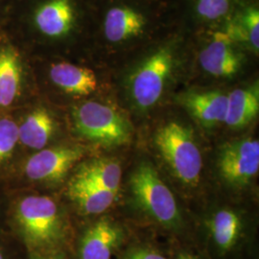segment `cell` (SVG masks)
<instances>
[{
	"instance_id": "1",
	"label": "cell",
	"mask_w": 259,
	"mask_h": 259,
	"mask_svg": "<svg viewBox=\"0 0 259 259\" xmlns=\"http://www.w3.org/2000/svg\"><path fill=\"white\" fill-rule=\"evenodd\" d=\"M155 143L179 180L196 185L203 168V158L191 131L178 122H169L157 130Z\"/></svg>"
},
{
	"instance_id": "2",
	"label": "cell",
	"mask_w": 259,
	"mask_h": 259,
	"mask_svg": "<svg viewBox=\"0 0 259 259\" xmlns=\"http://www.w3.org/2000/svg\"><path fill=\"white\" fill-rule=\"evenodd\" d=\"M77 132L104 146H120L131 140V127L118 111L98 102L83 103L74 111Z\"/></svg>"
},
{
	"instance_id": "3",
	"label": "cell",
	"mask_w": 259,
	"mask_h": 259,
	"mask_svg": "<svg viewBox=\"0 0 259 259\" xmlns=\"http://www.w3.org/2000/svg\"><path fill=\"white\" fill-rule=\"evenodd\" d=\"M131 189L139 205L162 225H173L180 218L175 197L157 171L142 164L131 178Z\"/></svg>"
},
{
	"instance_id": "4",
	"label": "cell",
	"mask_w": 259,
	"mask_h": 259,
	"mask_svg": "<svg viewBox=\"0 0 259 259\" xmlns=\"http://www.w3.org/2000/svg\"><path fill=\"white\" fill-rule=\"evenodd\" d=\"M174 67V53L162 47L140 65L131 79V93L137 106L147 110L156 105Z\"/></svg>"
},
{
	"instance_id": "5",
	"label": "cell",
	"mask_w": 259,
	"mask_h": 259,
	"mask_svg": "<svg viewBox=\"0 0 259 259\" xmlns=\"http://www.w3.org/2000/svg\"><path fill=\"white\" fill-rule=\"evenodd\" d=\"M18 219L26 238L32 244L45 246L55 242L61 222L55 202L42 196H29L19 203Z\"/></svg>"
},
{
	"instance_id": "6",
	"label": "cell",
	"mask_w": 259,
	"mask_h": 259,
	"mask_svg": "<svg viewBox=\"0 0 259 259\" xmlns=\"http://www.w3.org/2000/svg\"><path fill=\"white\" fill-rule=\"evenodd\" d=\"M219 167L223 178L231 185H249L258 173V140L246 139L227 145L221 153Z\"/></svg>"
},
{
	"instance_id": "7",
	"label": "cell",
	"mask_w": 259,
	"mask_h": 259,
	"mask_svg": "<svg viewBox=\"0 0 259 259\" xmlns=\"http://www.w3.org/2000/svg\"><path fill=\"white\" fill-rule=\"evenodd\" d=\"M83 156L79 146L42 150L28 159L25 173L33 181H58Z\"/></svg>"
},
{
	"instance_id": "8",
	"label": "cell",
	"mask_w": 259,
	"mask_h": 259,
	"mask_svg": "<svg viewBox=\"0 0 259 259\" xmlns=\"http://www.w3.org/2000/svg\"><path fill=\"white\" fill-rule=\"evenodd\" d=\"M226 33H217L199 55L202 68L214 77H232L240 70L242 59Z\"/></svg>"
},
{
	"instance_id": "9",
	"label": "cell",
	"mask_w": 259,
	"mask_h": 259,
	"mask_svg": "<svg viewBox=\"0 0 259 259\" xmlns=\"http://www.w3.org/2000/svg\"><path fill=\"white\" fill-rule=\"evenodd\" d=\"M120 240V230L107 219L100 220L84 234L81 243V258L111 259Z\"/></svg>"
},
{
	"instance_id": "10",
	"label": "cell",
	"mask_w": 259,
	"mask_h": 259,
	"mask_svg": "<svg viewBox=\"0 0 259 259\" xmlns=\"http://www.w3.org/2000/svg\"><path fill=\"white\" fill-rule=\"evenodd\" d=\"M38 30L48 37L66 35L74 23V9L70 0H49L35 16Z\"/></svg>"
},
{
	"instance_id": "11",
	"label": "cell",
	"mask_w": 259,
	"mask_h": 259,
	"mask_svg": "<svg viewBox=\"0 0 259 259\" xmlns=\"http://www.w3.org/2000/svg\"><path fill=\"white\" fill-rule=\"evenodd\" d=\"M146 25L144 16L129 7H113L104 21V33L111 42H122L139 36Z\"/></svg>"
},
{
	"instance_id": "12",
	"label": "cell",
	"mask_w": 259,
	"mask_h": 259,
	"mask_svg": "<svg viewBox=\"0 0 259 259\" xmlns=\"http://www.w3.org/2000/svg\"><path fill=\"white\" fill-rule=\"evenodd\" d=\"M187 111L205 126L225 122L228 95L219 92L189 93L183 98Z\"/></svg>"
},
{
	"instance_id": "13",
	"label": "cell",
	"mask_w": 259,
	"mask_h": 259,
	"mask_svg": "<svg viewBox=\"0 0 259 259\" xmlns=\"http://www.w3.org/2000/svg\"><path fill=\"white\" fill-rule=\"evenodd\" d=\"M50 78L57 87L72 95L85 96L97 88V79L93 70L67 63L52 65Z\"/></svg>"
},
{
	"instance_id": "14",
	"label": "cell",
	"mask_w": 259,
	"mask_h": 259,
	"mask_svg": "<svg viewBox=\"0 0 259 259\" xmlns=\"http://www.w3.org/2000/svg\"><path fill=\"white\" fill-rule=\"evenodd\" d=\"M258 84L235 90L228 95L225 123L232 128L245 127L258 115Z\"/></svg>"
},
{
	"instance_id": "15",
	"label": "cell",
	"mask_w": 259,
	"mask_h": 259,
	"mask_svg": "<svg viewBox=\"0 0 259 259\" xmlns=\"http://www.w3.org/2000/svg\"><path fill=\"white\" fill-rule=\"evenodd\" d=\"M68 193L83 211L89 214L104 212L116 197V194L81 176L76 177L69 185Z\"/></svg>"
},
{
	"instance_id": "16",
	"label": "cell",
	"mask_w": 259,
	"mask_h": 259,
	"mask_svg": "<svg viewBox=\"0 0 259 259\" xmlns=\"http://www.w3.org/2000/svg\"><path fill=\"white\" fill-rule=\"evenodd\" d=\"M54 120L45 109H37L19 127V140L29 148H44L54 132Z\"/></svg>"
},
{
	"instance_id": "17",
	"label": "cell",
	"mask_w": 259,
	"mask_h": 259,
	"mask_svg": "<svg viewBox=\"0 0 259 259\" xmlns=\"http://www.w3.org/2000/svg\"><path fill=\"white\" fill-rule=\"evenodd\" d=\"M21 67L18 54L6 48L0 51V106L7 107L14 102L20 84Z\"/></svg>"
},
{
	"instance_id": "18",
	"label": "cell",
	"mask_w": 259,
	"mask_h": 259,
	"mask_svg": "<svg viewBox=\"0 0 259 259\" xmlns=\"http://www.w3.org/2000/svg\"><path fill=\"white\" fill-rule=\"evenodd\" d=\"M78 176L83 177L104 189L117 194L120 188V164L110 158H100L84 165Z\"/></svg>"
},
{
	"instance_id": "19",
	"label": "cell",
	"mask_w": 259,
	"mask_h": 259,
	"mask_svg": "<svg viewBox=\"0 0 259 259\" xmlns=\"http://www.w3.org/2000/svg\"><path fill=\"white\" fill-rule=\"evenodd\" d=\"M213 238L223 250H230L237 240L241 230L238 215L231 210H220L211 223Z\"/></svg>"
},
{
	"instance_id": "20",
	"label": "cell",
	"mask_w": 259,
	"mask_h": 259,
	"mask_svg": "<svg viewBox=\"0 0 259 259\" xmlns=\"http://www.w3.org/2000/svg\"><path fill=\"white\" fill-rule=\"evenodd\" d=\"M232 41L241 40L249 41L250 47L256 52L259 49V12L257 8L251 7L247 10L240 21L232 23L229 27L228 33Z\"/></svg>"
},
{
	"instance_id": "21",
	"label": "cell",
	"mask_w": 259,
	"mask_h": 259,
	"mask_svg": "<svg viewBox=\"0 0 259 259\" xmlns=\"http://www.w3.org/2000/svg\"><path fill=\"white\" fill-rule=\"evenodd\" d=\"M19 141V127L13 120H0V161L12 154Z\"/></svg>"
},
{
	"instance_id": "22",
	"label": "cell",
	"mask_w": 259,
	"mask_h": 259,
	"mask_svg": "<svg viewBox=\"0 0 259 259\" xmlns=\"http://www.w3.org/2000/svg\"><path fill=\"white\" fill-rule=\"evenodd\" d=\"M232 0H197L198 15L206 20H215L225 17L231 8Z\"/></svg>"
},
{
	"instance_id": "23",
	"label": "cell",
	"mask_w": 259,
	"mask_h": 259,
	"mask_svg": "<svg viewBox=\"0 0 259 259\" xmlns=\"http://www.w3.org/2000/svg\"><path fill=\"white\" fill-rule=\"evenodd\" d=\"M126 259H166L154 250H139L132 253Z\"/></svg>"
},
{
	"instance_id": "24",
	"label": "cell",
	"mask_w": 259,
	"mask_h": 259,
	"mask_svg": "<svg viewBox=\"0 0 259 259\" xmlns=\"http://www.w3.org/2000/svg\"><path fill=\"white\" fill-rule=\"evenodd\" d=\"M177 259H196L193 256H191V255H189V254H185V253H183V254H180L179 256H178V258Z\"/></svg>"
},
{
	"instance_id": "25",
	"label": "cell",
	"mask_w": 259,
	"mask_h": 259,
	"mask_svg": "<svg viewBox=\"0 0 259 259\" xmlns=\"http://www.w3.org/2000/svg\"><path fill=\"white\" fill-rule=\"evenodd\" d=\"M0 259H4L3 258V255H2V253L0 252Z\"/></svg>"
}]
</instances>
